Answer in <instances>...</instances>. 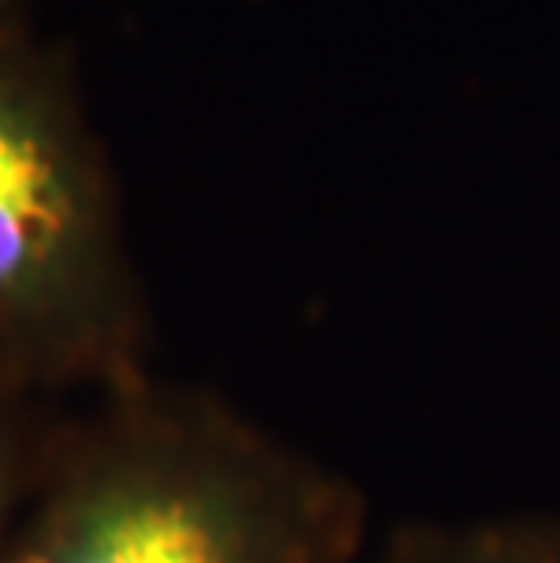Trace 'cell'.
<instances>
[{"mask_svg": "<svg viewBox=\"0 0 560 563\" xmlns=\"http://www.w3.org/2000/svg\"><path fill=\"white\" fill-rule=\"evenodd\" d=\"M121 186L69 47L0 0V375L85 400L150 371Z\"/></svg>", "mask_w": 560, "mask_h": 563, "instance_id": "7a4b0ae2", "label": "cell"}, {"mask_svg": "<svg viewBox=\"0 0 560 563\" xmlns=\"http://www.w3.org/2000/svg\"><path fill=\"white\" fill-rule=\"evenodd\" d=\"M353 476L153 371L58 407L8 563H356Z\"/></svg>", "mask_w": 560, "mask_h": 563, "instance_id": "6da1fadb", "label": "cell"}, {"mask_svg": "<svg viewBox=\"0 0 560 563\" xmlns=\"http://www.w3.org/2000/svg\"><path fill=\"white\" fill-rule=\"evenodd\" d=\"M375 563H560V520L404 523L389 534Z\"/></svg>", "mask_w": 560, "mask_h": 563, "instance_id": "3957f363", "label": "cell"}, {"mask_svg": "<svg viewBox=\"0 0 560 563\" xmlns=\"http://www.w3.org/2000/svg\"><path fill=\"white\" fill-rule=\"evenodd\" d=\"M55 415L58 400L37 397L0 375V563H8L11 538L26 509L30 487L37 481L44 440L52 433Z\"/></svg>", "mask_w": 560, "mask_h": 563, "instance_id": "277c9868", "label": "cell"}]
</instances>
